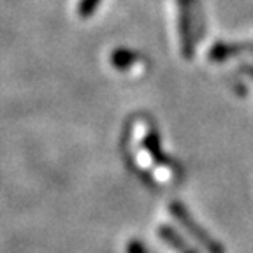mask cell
I'll list each match as a JSON object with an SVG mask.
<instances>
[{
    "mask_svg": "<svg viewBox=\"0 0 253 253\" xmlns=\"http://www.w3.org/2000/svg\"><path fill=\"white\" fill-rule=\"evenodd\" d=\"M134 60H137V56L132 55L130 51H116L115 55H113V63H115L118 69L130 67Z\"/></svg>",
    "mask_w": 253,
    "mask_h": 253,
    "instance_id": "6da1fadb",
    "label": "cell"
},
{
    "mask_svg": "<svg viewBox=\"0 0 253 253\" xmlns=\"http://www.w3.org/2000/svg\"><path fill=\"white\" fill-rule=\"evenodd\" d=\"M99 2L100 0H81V4H79V12H81V16H90L91 11L97 7Z\"/></svg>",
    "mask_w": 253,
    "mask_h": 253,
    "instance_id": "7a4b0ae2",
    "label": "cell"
}]
</instances>
